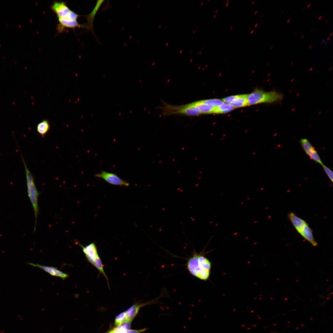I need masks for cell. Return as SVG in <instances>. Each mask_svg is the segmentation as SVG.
<instances>
[{
	"instance_id": "1",
	"label": "cell",
	"mask_w": 333,
	"mask_h": 333,
	"mask_svg": "<svg viewBox=\"0 0 333 333\" xmlns=\"http://www.w3.org/2000/svg\"><path fill=\"white\" fill-rule=\"evenodd\" d=\"M187 268L193 276L201 280L206 281L210 276L211 263L201 254L195 253L188 259Z\"/></svg>"
},
{
	"instance_id": "2",
	"label": "cell",
	"mask_w": 333,
	"mask_h": 333,
	"mask_svg": "<svg viewBox=\"0 0 333 333\" xmlns=\"http://www.w3.org/2000/svg\"><path fill=\"white\" fill-rule=\"evenodd\" d=\"M249 105L262 103H272L281 101L282 94L278 92L271 91L265 92L256 89L247 97Z\"/></svg>"
},
{
	"instance_id": "3",
	"label": "cell",
	"mask_w": 333,
	"mask_h": 333,
	"mask_svg": "<svg viewBox=\"0 0 333 333\" xmlns=\"http://www.w3.org/2000/svg\"><path fill=\"white\" fill-rule=\"evenodd\" d=\"M21 156L25 170L28 195L33 206L35 214V221L34 231V232L36 229L37 219L39 213L38 198L39 193L36 187L34 178L28 169L23 158L22 156Z\"/></svg>"
},
{
	"instance_id": "4",
	"label": "cell",
	"mask_w": 333,
	"mask_h": 333,
	"mask_svg": "<svg viewBox=\"0 0 333 333\" xmlns=\"http://www.w3.org/2000/svg\"><path fill=\"white\" fill-rule=\"evenodd\" d=\"M79 244L82 248L83 252L88 262L98 270L99 274H101L104 276L106 279L108 285H109L108 278L104 270V265L98 255L95 243L93 242L85 247H84L80 244Z\"/></svg>"
},
{
	"instance_id": "5",
	"label": "cell",
	"mask_w": 333,
	"mask_h": 333,
	"mask_svg": "<svg viewBox=\"0 0 333 333\" xmlns=\"http://www.w3.org/2000/svg\"><path fill=\"white\" fill-rule=\"evenodd\" d=\"M162 109L163 113L165 115L180 114L195 116L201 114L191 103L180 106H174L165 104Z\"/></svg>"
},
{
	"instance_id": "6",
	"label": "cell",
	"mask_w": 333,
	"mask_h": 333,
	"mask_svg": "<svg viewBox=\"0 0 333 333\" xmlns=\"http://www.w3.org/2000/svg\"><path fill=\"white\" fill-rule=\"evenodd\" d=\"M94 176L101 178L112 185L125 187H128L130 185L129 183L120 178L116 174L105 171H102Z\"/></svg>"
},
{
	"instance_id": "7",
	"label": "cell",
	"mask_w": 333,
	"mask_h": 333,
	"mask_svg": "<svg viewBox=\"0 0 333 333\" xmlns=\"http://www.w3.org/2000/svg\"><path fill=\"white\" fill-rule=\"evenodd\" d=\"M162 296L163 294L162 295L161 294L158 297L152 300L145 303H137L133 305L125 312L128 321L131 322L138 313L141 307L146 305L157 303L158 300L163 297Z\"/></svg>"
},
{
	"instance_id": "8",
	"label": "cell",
	"mask_w": 333,
	"mask_h": 333,
	"mask_svg": "<svg viewBox=\"0 0 333 333\" xmlns=\"http://www.w3.org/2000/svg\"><path fill=\"white\" fill-rule=\"evenodd\" d=\"M300 142L304 151L311 159L321 165L323 164L316 151L307 139H302Z\"/></svg>"
},
{
	"instance_id": "9",
	"label": "cell",
	"mask_w": 333,
	"mask_h": 333,
	"mask_svg": "<svg viewBox=\"0 0 333 333\" xmlns=\"http://www.w3.org/2000/svg\"><path fill=\"white\" fill-rule=\"evenodd\" d=\"M51 10L56 14L57 18H66L71 10L64 2H55L52 5Z\"/></svg>"
},
{
	"instance_id": "10",
	"label": "cell",
	"mask_w": 333,
	"mask_h": 333,
	"mask_svg": "<svg viewBox=\"0 0 333 333\" xmlns=\"http://www.w3.org/2000/svg\"><path fill=\"white\" fill-rule=\"evenodd\" d=\"M104 0H98L95 6L92 11L88 15L86 16L87 19V23L83 25V28L87 30H90L93 34H94L93 30V23L95 16L100 6L103 3Z\"/></svg>"
},
{
	"instance_id": "11",
	"label": "cell",
	"mask_w": 333,
	"mask_h": 333,
	"mask_svg": "<svg viewBox=\"0 0 333 333\" xmlns=\"http://www.w3.org/2000/svg\"><path fill=\"white\" fill-rule=\"evenodd\" d=\"M59 24L57 26V30L58 32H62L65 28L75 29L78 27H83V24H79L77 20H71L66 18H58Z\"/></svg>"
},
{
	"instance_id": "12",
	"label": "cell",
	"mask_w": 333,
	"mask_h": 333,
	"mask_svg": "<svg viewBox=\"0 0 333 333\" xmlns=\"http://www.w3.org/2000/svg\"><path fill=\"white\" fill-rule=\"evenodd\" d=\"M28 264L34 267H39L53 276L59 277L63 279H65L68 276L67 274L64 273L54 267L46 266L37 264H34L31 263H29Z\"/></svg>"
},
{
	"instance_id": "13",
	"label": "cell",
	"mask_w": 333,
	"mask_h": 333,
	"mask_svg": "<svg viewBox=\"0 0 333 333\" xmlns=\"http://www.w3.org/2000/svg\"><path fill=\"white\" fill-rule=\"evenodd\" d=\"M288 216L294 227L299 233L307 224L304 220L297 216L293 212L289 213Z\"/></svg>"
},
{
	"instance_id": "14",
	"label": "cell",
	"mask_w": 333,
	"mask_h": 333,
	"mask_svg": "<svg viewBox=\"0 0 333 333\" xmlns=\"http://www.w3.org/2000/svg\"><path fill=\"white\" fill-rule=\"evenodd\" d=\"M196 109L202 114L214 113L216 107L205 104L201 103L200 101L190 103Z\"/></svg>"
},
{
	"instance_id": "15",
	"label": "cell",
	"mask_w": 333,
	"mask_h": 333,
	"mask_svg": "<svg viewBox=\"0 0 333 333\" xmlns=\"http://www.w3.org/2000/svg\"><path fill=\"white\" fill-rule=\"evenodd\" d=\"M312 232V230L307 224L299 234L313 246L315 247L318 244L314 239Z\"/></svg>"
},
{
	"instance_id": "16",
	"label": "cell",
	"mask_w": 333,
	"mask_h": 333,
	"mask_svg": "<svg viewBox=\"0 0 333 333\" xmlns=\"http://www.w3.org/2000/svg\"><path fill=\"white\" fill-rule=\"evenodd\" d=\"M248 94L237 95L236 97L230 104L235 108L249 105Z\"/></svg>"
},
{
	"instance_id": "17",
	"label": "cell",
	"mask_w": 333,
	"mask_h": 333,
	"mask_svg": "<svg viewBox=\"0 0 333 333\" xmlns=\"http://www.w3.org/2000/svg\"><path fill=\"white\" fill-rule=\"evenodd\" d=\"M50 128L48 121L47 119H44L37 125V131L40 135L44 137L48 132Z\"/></svg>"
},
{
	"instance_id": "18",
	"label": "cell",
	"mask_w": 333,
	"mask_h": 333,
	"mask_svg": "<svg viewBox=\"0 0 333 333\" xmlns=\"http://www.w3.org/2000/svg\"><path fill=\"white\" fill-rule=\"evenodd\" d=\"M235 108L230 104L224 103L220 106L216 107L214 113H225L232 110Z\"/></svg>"
},
{
	"instance_id": "19",
	"label": "cell",
	"mask_w": 333,
	"mask_h": 333,
	"mask_svg": "<svg viewBox=\"0 0 333 333\" xmlns=\"http://www.w3.org/2000/svg\"><path fill=\"white\" fill-rule=\"evenodd\" d=\"M131 323L128 321L126 322L113 328L111 331L113 333H126L127 330L130 329Z\"/></svg>"
},
{
	"instance_id": "20",
	"label": "cell",
	"mask_w": 333,
	"mask_h": 333,
	"mask_svg": "<svg viewBox=\"0 0 333 333\" xmlns=\"http://www.w3.org/2000/svg\"><path fill=\"white\" fill-rule=\"evenodd\" d=\"M200 101L203 104L215 107L219 106L224 103L222 100L217 99L202 100Z\"/></svg>"
},
{
	"instance_id": "21",
	"label": "cell",
	"mask_w": 333,
	"mask_h": 333,
	"mask_svg": "<svg viewBox=\"0 0 333 333\" xmlns=\"http://www.w3.org/2000/svg\"><path fill=\"white\" fill-rule=\"evenodd\" d=\"M128 322L125 312H123L117 316L115 320V325L118 326Z\"/></svg>"
},
{
	"instance_id": "22",
	"label": "cell",
	"mask_w": 333,
	"mask_h": 333,
	"mask_svg": "<svg viewBox=\"0 0 333 333\" xmlns=\"http://www.w3.org/2000/svg\"><path fill=\"white\" fill-rule=\"evenodd\" d=\"M322 166L327 175L332 183L333 181V172L328 167L325 166L323 164L322 165Z\"/></svg>"
},
{
	"instance_id": "23",
	"label": "cell",
	"mask_w": 333,
	"mask_h": 333,
	"mask_svg": "<svg viewBox=\"0 0 333 333\" xmlns=\"http://www.w3.org/2000/svg\"><path fill=\"white\" fill-rule=\"evenodd\" d=\"M146 329L144 328L139 330H129L126 331V333H141L145 331Z\"/></svg>"
},
{
	"instance_id": "24",
	"label": "cell",
	"mask_w": 333,
	"mask_h": 333,
	"mask_svg": "<svg viewBox=\"0 0 333 333\" xmlns=\"http://www.w3.org/2000/svg\"><path fill=\"white\" fill-rule=\"evenodd\" d=\"M323 16H320V17H319V18H318V20H319V19H322V18H323Z\"/></svg>"
},
{
	"instance_id": "25",
	"label": "cell",
	"mask_w": 333,
	"mask_h": 333,
	"mask_svg": "<svg viewBox=\"0 0 333 333\" xmlns=\"http://www.w3.org/2000/svg\"><path fill=\"white\" fill-rule=\"evenodd\" d=\"M311 3H309V4L308 5V6H307V8H309V6H310V5H311Z\"/></svg>"
},
{
	"instance_id": "26",
	"label": "cell",
	"mask_w": 333,
	"mask_h": 333,
	"mask_svg": "<svg viewBox=\"0 0 333 333\" xmlns=\"http://www.w3.org/2000/svg\"><path fill=\"white\" fill-rule=\"evenodd\" d=\"M325 41V39H323V40H322V43H323V42H324V41Z\"/></svg>"
},
{
	"instance_id": "27",
	"label": "cell",
	"mask_w": 333,
	"mask_h": 333,
	"mask_svg": "<svg viewBox=\"0 0 333 333\" xmlns=\"http://www.w3.org/2000/svg\"><path fill=\"white\" fill-rule=\"evenodd\" d=\"M108 333H113L112 331H111L109 332H108Z\"/></svg>"
},
{
	"instance_id": "28",
	"label": "cell",
	"mask_w": 333,
	"mask_h": 333,
	"mask_svg": "<svg viewBox=\"0 0 333 333\" xmlns=\"http://www.w3.org/2000/svg\"><path fill=\"white\" fill-rule=\"evenodd\" d=\"M290 19H289L287 21V23H288L290 22Z\"/></svg>"
},
{
	"instance_id": "29",
	"label": "cell",
	"mask_w": 333,
	"mask_h": 333,
	"mask_svg": "<svg viewBox=\"0 0 333 333\" xmlns=\"http://www.w3.org/2000/svg\"><path fill=\"white\" fill-rule=\"evenodd\" d=\"M330 37H328V38H327V41H328V40H329V39H330Z\"/></svg>"
},
{
	"instance_id": "30",
	"label": "cell",
	"mask_w": 333,
	"mask_h": 333,
	"mask_svg": "<svg viewBox=\"0 0 333 333\" xmlns=\"http://www.w3.org/2000/svg\"><path fill=\"white\" fill-rule=\"evenodd\" d=\"M257 25H258V24H257V23L256 24V25H255V27H257Z\"/></svg>"
},
{
	"instance_id": "31",
	"label": "cell",
	"mask_w": 333,
	"mask_h": 333,
	"mask_svg": "<svg viewBox=\"0 0 333 333\" xmlns=\"http://www.w3.org/2000/svg\"><path fill=\"white\" fill-rule=\"evenodd\" d=\"M253 31H253V30H252V31H251V34H252V33H253Z\"/></svg>"
},
{
	"instance_id": "32",
	"label": "cell",
	"mask_w": 333,
	"mask_h": 333,
	"mask_svg": "<svg viewBox=\"0 0 333 333\" xmlns=\"http://www.w3.org/2000/svg\"><path fill=\"white\" fill-rule=\"evenodd\" d=\"M304 35H302L301 37V38H302L304 37Z\"/></svg>"
},
{
	"instance_id": "33",
	"label": "cell",
	"mask_w": 333,
	"mask_h": 333,
	"mask_svg": "<svg viewBox=\"0 0 333 333\" xmlns=\"http://www.w3.org/2000/svg\"><path fill=\"white\" fill-rule=\"evenodd\" d=\"M312 46V45H310V47H309V49Z\"/></svg>"
},
{
	"instance_id": "34",
	"label": "cell",
	"mask_w": 333,
	"mask_h": 333,
	"mask_svg": "<svg viewBox=\"0 0 333 333\" xmlns=\"http://www.w3.org/2000/svg\"><path fill=\"white\" fill-rule=\"evenodd\" d=\"M332 33H332V32H331V34H330V35H329V36H331V35H332Z\"/></svg>"
},
{
	"instance_id": "35",
	"label": "cell",
	"mask_w": 333,
	"mask_h": 333,
	"mask_svg": "<svg viewBox=\"0 0 333 333\" xmlns=\"http://www.w3.org/2000/svg\"><path fill=\"white\" fill-rule=\"evenodd\" d=\"M182 51H183V50H181V51H180V54H181V53L182 52Z\"/></svg>"
},
{
	"instance_id": "36",
	"label": "cell",
	"mask_w": 333,
	"mask_h": 333,
	"mask_svg": "<svg viewBox=\"0 0 333 333\" xmlns=\"http://www.w3.org/2000/svg\"><path fill=\"white\" fill-rule=\"evenodd\" d=\"M228 3H227L226 4V6H228Z\"/></svg>"
},
{
	"instance_id": "37",
	"label": "cell",
	"mask_w": 333,
	"mask_h": 333,
	"mask_svg": "<svg viewBox=\"0 0 333 333\" xmlns=\"http://www.w3.org/2000/svg\"><path fill=\"white\" fill-rule=\"evenodd\" d=\"M257 11H255V13H254V14H256V13H257Z\"/></svg>"
},
{
	"instance_id": "38",
	"label": "cell",
	"mask_w": 333,
	"mask_h": 333,
	"mask_svg": "<svg viewBox=\"0 0 333 333\" xmlns=\"http://www.w3.org/2000/svg\"><path fill=\"white\" fill-rule=\"evenodd\" d=\"M217 10H216V11H215V13H217Z\"/></svg>"
},
{
	"instance_id": "39",
	"label": "cell",
	"mask_w": 333,
	"mask_h": 333,
	"mask_svg": "<svg viewBox=\"0 0 333 333\" xmlns=\"http://www.w3.org/2000/svg\"><path fill=\"white\" fill-rule=\"evenodd\" d=\"M168 45V43H167L166 46V47Z\"/></svg>"
},
{
	"instance_id": "40",
	"label": "cell",
	"mask_w": 333,
	"mask_h": 333,
	"mask_svg": "<svg viewBox=\"0 0 333 333\" xmlns=\"http://www.w3.org/2000/svg\"><path fill=\"white\" fill-rule=\"evenodd\" d=\"M273 46H271V47L270 48V49H272V48H273Z\"/></svg>"
},
{
	"instance_id": "41",
	"label": "cell",
	"mask_w": 333,
	"mask_h": 333,
	"mask_svg": "<svg viewBox=\"0 0 333 333\" xmlns=\"http://www.w3.org/2000/svg\"><path fill=\"white\" fill-rule=\"evenodd\" d=\"M283 10H282V11H281V14H282V13H283Z\"/></svg>"
},
{
	"instance_id": "42",
	"label": "cell",
	"mask_w": 333,
	"mask_h": 333,
	"mask_svg": "<svg viewBox=\"0 0 333 333\" xmlns=\"http://www.w3.org/2000/svg\"><path fill=\"white\" fill-rule=\"evenodd\" d=\"M328 21V20H327V21L326 22V23H327Z\"/></svg>"
},
{
	"instance_id": "43",
	"label": "cell",
	"mask_w": 333,
	"mask_h": 333,
	"mask_svg": "<svg viewBox=\"0 0 333 333\" xmlns=\"http://www.w3.org/2000/svg\"><path fill=\"white\" fill-rule=\"evenodd\" d=\"M203 2H201V6L202 5V4H203Z\"/></svg>"
},
{
	"instance_id": "44",
	"label": "cell",
	"mask_w": 333,
	"mask_h": 333,
	"mask_svg": "<svg viewBox=\"0 0 333 333\" xmlns=\"http://www.w3.org/2000/svg\"><path fill=\"white\" fill-rule=\"evenodd\" d=\"M216 16V14H215V15L214 16V17H213L214 18H215Z\"/></svg>"
},
{
	"instance_id": "45",
	"label": "cell",
	"mask_w": 333,
	"mask_h": 333,
	"mask_svg": "<svg viewBox=\"0 0 333 333\" xmlns=\"http://www.w3.org/2000/svg\"><path fill=\"white\" fill-rule=\"evenodd\" d=\"M254 1H253V2H252V4H253V3H254Z\"/></svg>"
},
{
	"instance_id": "46",
	"label": "cell",
	"mask_w": 333,
	"mask_h": 333,
	"mask_svg": "<svg viewBox=\"0 0 333 333\" xmlns=\"http://www.w3.org/2000/svg\"><path fill=\"white\" fill-rule=\"evenodd\" d=\"M161 27V25H160V26H159V28H160Z\"/></svg>"
},
{
	"instance_id": "47",
	"label": "cell",
	"mask_w": 333,
	"mask_h": 333,
	"mask_svg": "<svg viewBox=\"0 0 333 333\" xmlns=\"http://www.w3.org/2000/svg\"><path fill=\"white\" fill-rule=\"evenodd\" d=\"M232 27H231V28H230V30H232Z\"/></svg>"
},
{
	"instance_id": "48",
	"label": "cell",
	"mask_w": 333,
	"mask_h": 333,
	"mask_svg": "<svg viewBox=\"0 0 333 333\" xmlns=\"http://www.w3.org/2000/svg\"><path fill=\"white\" fill-rule=\"evenodd\" d=\"M195 31H193V34H194V33H195Z\"/></svg>"
},
{
	"instance_id": "49",
	"label": "cell",
	"mask_w": 333,
	"mask_h": 333,
	"mask_svg": "<svg viewBox=\"0 0 333 333\" xmlns=\"http://www.w3.org/2000/svg\"><path fill=\"white\" fill-rule=\"evenodd\" d=\"M263 15V14H262L261 15V16L260 17H261Z\"/></svg>"
},
{
	"instance_id": "50",
	"label": "cell",
	"mask_w": 333,
	"mask_h": 333,
	"mask_svg": "<svg viewBox=\"0 0 333 333\" xmlns=\"http://www.w3.org/2000/svg\"><path fill=\"white\" fill-rule=\"evenodd\" d=\"M201 51H200V52H199V54H201Z\"/></svg>"
},
{
	"instance_id": "51",
	"label": "cell",
	"mask_w": 333,
	"mask_h": 333,
	"mask_svg": "<svg viewBox=\"0 0 333 333\" xmlns=\"http://www.w3.org/2000/svg\"><path fill=\"white\" fill-rule=\"evenodd\" d=\"M192 50H191V51H190V52H190V53H191V52H192Z\"/></svg>"
},
{
	"instance_id": "52",
	"label": "cell",
	"mask_w": 333,
	"mask_h": 333,
	"mask_svg": "<svg viewBox=\"0 0 333 333\" xmlns=\"http://www.w3.org/2000/svg\"><path fill=\"white\" fill-rule=\"evenodd\" d=\"M228 1H229L228 0L227 1V3H228Z\"/></svg>"
}]
</instances>
